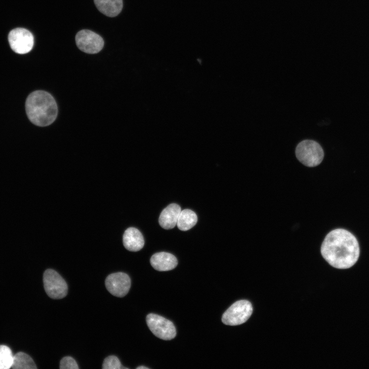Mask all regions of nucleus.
I'll list each match as a JSON object with an SVG mask.
<instances>
[{
    "label": "nucleus",
    "instance_id": "6",
    "mask_svg": "<svg viewBox=\"0 0 369 369\" xmlns=\"http://www.w3.org/2000/svg\"><path fill=\"white\" fill-rule=\"evenodd\" d=\"M147 325L157 337L163 340L173 339L176 332L174 325L165 318L155 314H149L146 318Z\"/></svg>",
    "mask_w": 369,
    "mask_h": 369
},
{
    "label": "nucleus",
    "instance_id": "18",
    "mask_svg": "<svg viewBox=\"0 0 369 369\" xmlns=\"http://www.w3.org/2000/svg\"><path fill=\"white\" fill-rule=\"evenodd\" d=\"M60 369H78V366L75 360L71 357L66 356L60 361Z\"/></svg>",
    "mask_w": 369,
    "mask_h": 369
},
{
    "label": "nucleus",
    "instance_id": "17",
    "mask_svg": "<svg viewBox=\"0 0 369 369\" xmlns=\"http://www.w3.org/2000/svg\"><path fill=\"white\" fill-rule=\"evenodd\" d=\"M102 368L103 369H120L121 364L116 356L111 355L104 359Z\"/></svg>",
    "mask_w": 369,
    "mask_h": 369
},
{
    "label": "nucleus",
    "instance_id": "9",
    "mask_svg": "<svg viewBox=\"0 0 369 369\" xmlns=\"http://www.w3.org/2000/svg\"><path fill=\"white\" fill-rule=\"evenodd\" d=\"M108 291L113 295L123 297L128 293L131 286V280L128 275L117 272L109 275L105 280Z\"/></svg>",
    "mask_w": 369,
    "mask_h": 369
},
{
    "label": "nucleus",
    "instance_id": "12",
    "mask_svg": "<svg viewBox=\"0 0 369 369\" xmlns=\"http://www.w3.org/2000/svg\"><path fill=\"white\" fill-rule=\"evenodd\" d=\"M122 240L125 248L132 252L139 251L143 248L145 243L141 232L133 227L129 228L125 231Z\"/></svg>",
    "mask_w": 369,
    "mask_h": 369
},
{
    "label": "nucleus",
    "instance_id": "8",
    "mask_svg": "<svg viewBox=\"0 0 369 369\" xmlns=\"http://www.w3.org/2000/svg\"><path fill=\"white\" fill-rule=\"evenodd\" d=\"M8 39L11 49L18 54L28 53L34 44L33 35L24 28H16L11 31Z\"/></svg>",
    "mask_w": 369,
    "mask_h": 369
},
{
    "label": "nucleus",
    "instance_id": "10",
    "mask_svg": "<svg viewBox=\"0 0 369 369\" xmlns=\"http://www.w3.org/2000/svg\"><path fill=\"white\" fill-rule=\"evenodd\" d=\"M150 263L154 269L159 271H167L174 269L178 261L174 255L169 253L161 252L153 254Z\"/></svg>",
    "mask_w": 369,
    "mask_h": 369
},
{
    "label": "nucleus",
    "instance_id": "15",
    "mask_svg": "<svg viewBox=\"0 0 369 369\" xmlns=\"http://www.w3.org/2000/svg\"><path fill=\"white\" fill-rule=\"evenodd\" d=\"M12 368L14 369H36V364L32 358L23 352H18L13 356Z\"/></svg>",
    "mask_w": 369,
    "mask_h": 369
},
{
    "label": "nucleus",
    "instance_id": "19",
    "mask_svg": "<svg viewBox=\"0 0 369 369\" xmlns=\"http://www.w3.org/2000/svg\"><path fill=\"white\" fill-rule=\"evenodd\" d=\"M136 368H137V369H149L148 367H146V366H142H142H138Z\"/></svg>",
    "mask_w": 369,
    "mask_h": 369
},
{
    "label": "nucleus",
    "instance_id": "1",
    "mask_svg": "<svg viewBox=\"0 0 369 369\" xmlns=\"http://www.w3.org/2000/svg\"><path fill=\"white\" fill-rule=\"evenodd\" d=\"M321 254L332 266L346 269L353 266L360 256V247L356 237L344 229H336L325 237Z\"/></svg>",
    "mask_w": 369,
    "mask_h": 369
},
{
    "label": "nucleus",
    "instance_id": "13",
    "mask_svg": "<svg viewBox=\"0 0 369 369\" xmlns=\"http://www.w3.org/2000/svg\"><path fill=\"white\" fill-rule=\"evenodd\" d=\"M94 2L97 9L109 17L117 16L123 6L122 0H94Z\"/></svg>",
    "mask_w": 369,
    "mask_h": 369
},
{
    "label": "nucleus",
    "instance_id": "3",
    "mask_svg": "<svg viewBox=\"0 0 369 369\" xmlns=\"http://www.w3.org/2000/svg\"><path fill=\"white\" fill-rule=\"evenodd\" d=\"M295 154L301 163L309 167L319 165L324 157V152L319 144L309 139L303 140L297 145Z\"/></svg>",
    "mask_w": 369,
    "mask_h": 369
},
{
    "label": "nucleus",
    "instance_id": "4",
    "mask_svg": "<svg viewBox=\"0 0 369 369\" xmlns=\"http://www.w3.org/2000/svg\"><path fill=\"white\" fill-rule=\"evenodd\" d=\"M253 306L250 301L240 300L234 302L223 313L222 322L228 325H238L245 322L253 313Z\"/></svg>",
    "mask_w": 369,
    "mask_h": 369
},
{
    "label": "nucleus",
    "instance_id": "7",
    "mask_svg": "<svg viewBox=\"0 0 369 369\" xmlns=\"http://www.w3.org/2000/svg\"><path fill=\"white\" fill-rule=\"evenodd\" d=\"M77 47L84 52L95 54L102 49L104 41L97 33L87 29L79 31L75 36Z\"/></svg>",
    "mask_w": 369,
    "mask_h": 369
},
{
    "label": "nucleus",
    "instance_id": "14",
    "mask_svg": "<svg viewBox=\"0 0 369 369\" xmlns=\"http://www.w3.org/2000/svg\"><path fill=\"white\" fill-rule=\"evenodd\" d=\"M197 222V216L196 213L190 209L181 211L179 214L177 226L181 231H186L193 228Z\"/></svg>",
    "mask_w": 369,
    "mask_h": 369
},
{
    "label": "nucleus",
    "instance_id": "16",
    "mask_svg": "<svg viewBox=\"0 0 369 369\" xmlns=\"http://www.w3.org/2000/svg\"><path fill=\"white\" fill-rule=\"evenodd\" d=\"M13 355L11 349L5 345H0V369L12 367Z\"/></svg>",
    "mask_w": 369,
    "mask_h": 369
},
{
    "label": "nucleus",
    "instance_id": "2",
    "mask_svg": "<svg viewBox=\"0 0 369 369\" xmlns=\"http://www.w3.org/2000/svg\"><path fill=\"white\" fill-rule=\"evenodd\" d=\"M25 106L29 119L36 126H49L56 118L57 106L56 101L47 92L42 90L33 92L28 96Z\"/></svg>",
    "mask_w": 369,
    "mask_h": 369
},
{
    "label": "nucleus",
    "instance_id": "11",
    "mask_svg": "<svg viewBox=\"0 0 369 369\" xmlns=\"http://www.w3.org/2000/svg\"><path fill=\"white\" fill-rule=\"evenodd\" d=\"M181 211L180 207L176 203L168 205L160 214L158 220L160 225L167 230L175 227Z\"/></svg>",
    "mask_w": 369,
    "mask_h": 369
},
{
    "label": "nucleus",
    "instance_id": "5",
    "mask_svg": "<svg viewBox=\"0 0 369 369\" xmlns=\"http://www.w3.org/2000/svg\"><path fill=\"white\" fill-rule=\"evenodd\" d=\"M43 282L46 293L53 299H61L68 293V285L65 280L55 270H46L43 275Z\"/></svg>",
    "mask_w": 369,
    "mask_h": 369
}]
</instances>
